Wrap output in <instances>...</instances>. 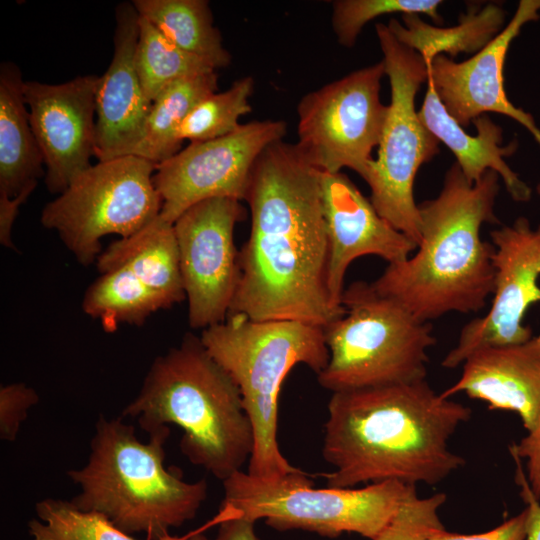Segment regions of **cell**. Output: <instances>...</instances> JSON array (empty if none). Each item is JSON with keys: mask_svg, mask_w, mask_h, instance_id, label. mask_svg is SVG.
<instances>
[{"mask_svg": "<svg viewBox=\"0 0 540 540\" xmlns=\"http://www.w3.org/2000/svg\"><path fill=\"white\" fill-rule=\"evenodd\" d=\"M248 240L228 315L291 320L324 327L345 313L327 287L329 248L320 170L283 140L257 159L245 197Z\"/></svg>", "mask_w": 540, "mask_h": 540, "instance_id": "cell-1", "label": "cell"}, {"mask_svg": "<svg viewBox=\"0 0 540 540\" xmlns=\"http://www.w3.org/2000/svg\"><path fill=\"white\" fill-rule=\"evenodd\" d=\"M322 455L330 488L400 481L434 485L465 464L448 441L471 409L426 379L332 393Z\"/></svg>", "mask_w": 540, "mask_h": 540, "instance_id": "cell-2", "label": "cell"}, {"mask_svg": "<svg viewBox=\"0 0 540 540\" xmlns=\"http://www.w3.org/2000/svg\"><path fill=\"white\" fill-rule=\"evenodd\" d=\"M499 179L488 170L471 184L455 162L438 196L418 204L421 241L415 253L388 264L373 288L425 322L485 307L494 291L495 248L480 231L485 223H499Z\"/></svg>", "mask_w": 540, "mask_h": 540, "instance_id": "cell-3", "label": "cell"}, {"mask_svg": "<svg viewBox=\"0 0 540 540\" xmlns=\"http://www.w3.org/2000/svg\"><path fill=\"white\" fill-rule=\"evenodd\" d=\"M122 417L136 418L149 435L177 425L183 455L222 482L242 471L255 445L239 388L192 334L155 358Z\"/></svg>", "mask_w": 540, "mask_h": 540, "instance_id": "cell-4", "label": "cell"}, {"mask_svg": "<svg viewBox=\"0 0 540 540\" xmlns=\"http://www.w3.org/2000/svg\"><path fill=\"white\" fill-rule=\"evenodd\" d=\"M164 426L138 440L122 417L103 415L95 426L86 465L67 472L80 486L70 501L82 511L98 512L127 534L144 532L148 540L169 536L171 528L193 519L207 496V481L186 482L182 472L165 468Z\"/></svg>", "mask_w": 540, "mask_h": 540, "instance_id": "cell-5", "label": "cell"}, {"mask_svg": "<svg viewBox=\"0 0 540 540\" xmlns=\"http://www.w3.org/2000/svg\"><path fill=\"white\" fill-rule=\"evenodd\" d=\"M200 339L240 390L251 420L255 445L247 473L275 479L304 472L283 456L278 443L281 386L298 364L316 374L327 365L323 327L291 320H252L230 314L203 329Z\"/></svg>", "mask_w": 540, "mask_h": 540, "instance_id": "cell-6", "label": "cell"}, {"mask_svg": "<svg viewBox=\"0 0 540 540\" xmlns=\"http://www.w3.org/2000/svg\"><path fill=\"white\" fill-rule=\"evenodd\" d=\"M345 313L323 327L329 350L319 384L332 393L426 379L436 338L421 321L371 283L355 281L342 296Z\"/></svg>", "mask_w": 540, "mask_h": 540, "instance_id": "cell-7", "label": "cell"}, {"mask_svg": "<svg viewBox=\"0 0 540 540\" xmlns=\"http://www.w3.org/2000/svg\"><path fill=\"white\" fill-rule=\"evenodd\" d=\"M224 499L242 517L264 519L277 530L302 529L336 537L344 532L375 538L416 486L400 481L362 488H313L306 472L263 479L238 471L223 481Z\"/></svg>", "mask_w": 540, "mask_h": 540, "instance_id": "cell-8", "label": "cell"}, {"mask_svg": "<svg viewBox=\"0 0 540 540\" xmlns=\"http://www.w3.org/2000/svg\"><path fill=\"white\" fill-rule=\"evenodd\" d=\"M375 30L391 98L377 157L364 181L379 215L418 246L421 222L414 182L419 168L440 151L439 141L415 109L416 94L428 79V65L420 54L399 42L387 25L377 23Z\"/></svg>", "mask_w": 540, "mask_h": 540, "instance_id": "cell-9", "label": "cell"}, {"mask_svg": "<svg viewBox=\"0 0 540 540\" xmlns=\"http://www.w3.org/2000/svg\"><path fill=\"white\" fill-rule=\"evenodd\" d=\"M155 169L156 164L135 155L98 161L46 204L40 221L87 266L100 255L105 235L127 238L159 216Z\"/></svg>", "mask_w": 540, "mask_h": 540, "instance_id": "cell-10", "label": "cell"}, {"mask_svg": "<svg viewBox=\"0 0 540 540\" xmlns=\"http://www.w3.org/2000/svg\"><path fill=\"white\" fill-rule=\"evenodd\" d=\"M385 75L381 60L300 99L295 145L312 166L329 173L348 168L365 180L387 113L380 100Z\"/></svg>", "mask_w": 540, "mask_h": 540, "instance_id": "cell-11", "label": "cell"}, {"mask_svg": "<svg viewBox=\"0 0 540 540\" xmlns=\"http://www.w3.org/2000/svg\"><path fill=\"white\" fill-rule=\"evenodd\" d=\"M282 120H256L232 133L190 144L156 165L153 181L162 199L159 216L173 224L194 204L210 198L245 200L254 165L271 144L283 140Z\"/></svg>", "mask_w": 540, "mask_h": 540, "instance_id": "cell-12", "label": "cell"}, {"mask_svg": "<svg viewBox=\"0 0 540 540\" xmlns=\"http://www.w3.org/2000/svg\"><path fill=\"white\" fill-rule=\"evenodd\" d=\"M243 219L241 201L217 197L194 204L173 223L191 328L228 316L240 276L234 229Z\"/></svg>", "mask_w": 540, "mask_h": 540, "instance_id": "cell-13", "label": "cell"}, {"mask_svg": "<svg viewBox=\"0 0 540 540\" xmlns=\"http://www.w3.org/2000/svg\"><path fill=\"white\" fill-rule=\"evenodd\" d=\"M490 236L495 248L490 309L462 328L457 345L442 361L445 368L462 365L478 349L519 344L533 336L523 319L528 308L540 302V224L532 228L527 218L519 217Z\"/></svg>", "mask_w": 540, "mask_h": 540, "instance_id": "cell-14", "label": "cell"}, {"mask_svg": "<svg viewBox=\"0 0 540 540\" xmlns=\"http://www.w3.org/2000/svg\"><path fill=\"white\" fill-rule=\"evenodd\" d=\"M98 80L97 75H84L61 84L24 81L29 121L51 193H62L92 165Z\"/></svg>", "mask_w": 540, "mask_h": 540, "instance_id": "cell-15", "label": "cell"}, {"mask_svg": "<svg viewBox=\"0 0 540 540\" xmlns=\"http://www.w3.org/2000/svg\"><path fill=\"white\" fill-rule=\"evenodd\" d=\"M540 0H521L512 19L482 50L463 62L446 55L428 64V79L446 111L463 128L489 112L514 119L540 146V129L531 114L514 106L504 88V63L512 41L528 22L540 18Z\"/></svg>", "mask_w": 540, "mask_h": 540, "instance_id": "cell-16", "label": "cell"}, {"mask_svg": "<svg viewBox=\"0 0 540 540\" xmlns=\"http://www.w3.org/2000/svg\"><path fill=\"white\" fill-rule=\"evenodd\" d=\"M320 186L329 248L327 287L332 304L342 308L345 274L355 259L375 255L398 263L418 246L381 217L343 172L320 171Z\"/></svg>", "mask_w": 540, "mask_h": 540, "instance_id": "cell-17", "label": "cell"}, {"mask_svg": "<svg viewBox=\"0 0 540 540\" xmlns=\"http://www.w3.org/2000/svg\"><path fill=\"white\" fill-rule=\"evenodd\" d=\"M114 52L96 90L94 156L98 161L130 155L142 138L152 105L136 66L139 15L132 3L115 9Z\"/></svg>", "mask_w": 540, "mask_h": 540, "instance_id": "cell-18", "label": "cell"}, {"mask_svg": "<svg viewBox=\"0 0 540 540\" xmlns=\"http://www.w3.org/2000/svg\"><path fill=\"white\" fill-rule=\"evenodd\" d=\"M462 365L460 378L443 397L464 392L490 410L518 413L528 435L540 432V334L519 344L478 349Z\"/></svg>", "mask_w": 540, "mask_h": 540, "instance_id": "cell-19", "label": "cell"}, {"mask_svg": "<svg viewBox=\"0 0 540 540\" xmlns=\"http://www.w3.org/2000/svg\"><path fill=\"white\" fill-rule=\"evenodd\" d=\"M426 84L425 98L418 115L436 139L452 151L467 181L474 184L485 172L492 170L503 180L514 201H529L531 188L505 161L516 152L518 141L514 139L502 146V128L487 114L473 120L476 134H468L446 111L432 84L429 81Z\"/></svg>", "mask_w": 540, "mask_h": 540, "instance_id": "cell-20", "label": "cell"}, {"mask_svg": "<svg viewBox=\"0 0 540 540\" xmlns=\"http://www.w3.org/2000/svg\"><path fill=\"white\" fill-rule=\"evenodd\" d=\"M20 68L0 66V202L22 205L43 176L44 159L32 131Z\"/></svg>", "mask_w": 540, "mask_h": 540, "instance_id": "cell-21", "label": "cell"}, {"mask_svg": "<svg viewBox=\"0 0 540 540\" xmlns=\"http://www.w3.org/2000/svg\"><path fill=\"white\" fill-rule=\"evenodd\" d=\"M125 267L168 308L185 298L173 224L158 216L137 233L112 242L97 258L100 273Z\"/></svg>", "mask_w": 540, "mask_h": 540, "instance_id": "cell-22", "label": "cell"}, {"mask_svg": "<svg viewBox=\"0 0 540 540\" xmlns=\"http://www.w3.org/2000/svg\"><path fill=\"white\" fill-rule=\"evenodd\" d=\"M506 12L492 2L483 7L469 4L458 24L434 26L417 14L402 15L403 24L392 18L387 26L403 45L422 56L427 65L439 55L451 58L460 53L476 54L488 45L505 27Z\"/></svg>", "mask_w": 540, "mask_h": 540, "instance_id": "cell-23", "label": "cell"}, {"mask_svg": "<svg viewBox=\"0 0 540 540\" xmlns=\"http://www.w3.org/2000/svg\"><path fill=\"white\" fill-rule=\"evenodd\" d=\"M140 17L148 20L172 43L214 70L231 63L206 0H134Z\"/></svg>", "mask_w": 540, "mask_h": 540, "instance_id": "cell-24", "label": "cell"}, {"mask_svg": "<svg viewBox=\"0 0 540 540\" xmlns=\"http://www.w3.org/2000/svg\"><path fill=\"white\" fill-rule=\"evenodd\" d=\"M215 71L178 80L152 102L142 138L130 155L158 165L182 148L179 129L192 109L205 97L217 92Z\"/></svg>", "mask_w": 540, "mask_h": 540, "instance_id": "cell-25", "label": "cell"}, {"mask_svg": "<svg viewBox=\"0 0 540 540\" xmlns=\"http://www.w3.org/2000/svg\"><path fill=\"white\" fill-rule=\"evenodd\" d=\"M35 509L39 520L32 519L28 523L33 540H136L103 514L82 511L71 501L47 498L36 503ZM239 515L231 505L220 506L218 513L204 525L182 536L169 535L160 540H190L200 530Z\"/></svg>", "mask_w": 540, "mask_h": 540, "instance_id": "cell-26", "label": "cell"}, {"mask_svg": "<svg viewBox=\"0 0 540 540\" xmlns=\"http://www.w3.org/2000/svg\"><path fill=\"white\" fill-rule=\"evenodd\" d=\"M82 309L112 331L121 323L140 326L152 313L168 307L130 270L119 267L101 273L87 288Z\"/></svg>", "mask_w": 540, "mask_h": 540, "instance_id": "cell-27", "label": "cell"}, {"mask_svg": "<svg viewBox=\"0 0 540 540\" xmlns=\"http://www.w3.org/2000/svg\"><path fill=\"white\" fill-rule=\"evenodd\" d=\"M136 66L144 93L151 102L178 80L215 71L201 59L177 47L140 16Z\"/></svg>", "mask_w": 540, "mask_h": 540, "instance_id": "cell-28", "label": "cell"}, {"mask_svg": "<svg viewBox=\"0 0 540 540\" xmlns=\"http://www.w3.org/2000/svg\"><path fill=\"white\" fill-rule=\"evenodd\" d=\"M254 85L253 77L245 76L225 91L205 97L182 123L178 133L180 140L207 141L235 131L241 125L240 118L252 110L249 99Z\"/></svg>", "mask_w": 540, "mask_h": 540, "instance_id": "cell-29", "label": "cell"}, {"mask_svg": "<svg viewBox=\"0 0 540 540\" xmlns=\"http://www.w3.org/2000/svg\"><path fill=\"white\" fill-rule=\"evenodd\" d=\"M440 0H336L332 2L331 24L341 46H354L363 27L373 19L394 13L424 14L442 24Z\"/></svg>", "mask_w": 540, "mask_h": 540, "instance_id": "cell-30", "label": "cell"}, {"mask_svg": "<svg viewBox=\"0 0 540 540\" xmlns=\"http://www.w3.org/2000/svg\"><path fill=\"white\" fill-rule=\"evenodd\" d=\"M446 501L444 493L420 498L410 494L379 534L371 540H429L434 531L444 528L438 516Z\"/></svg>", "mask_w": 540, "mask_h": 540, "instance_id": "cell-31", "label": "cell"}, {"mask_svg": "<svg viewBox=\"0 0 540 540\" xmlns=\"http://www.w3.org/2000/svg\"><path fill=\"white\" fill-rule=\"evenodd\" d=\"M39 400L37 392L24 383H12L0 388V438L14 441L28 410Z\"/></svg>", "mask_w": 540, "mask_h": 540, "instance_id": "cell-32", "label": "cell"}, {"mask_svg": "<svg viewBox=\"0 0 540 540\" xmlns=\"http://www.w3.org/2000/svg\"><path fill=\"white\" fill-rule=\"evenodd\" d=\"M526 537V512L525 510L498 527L480 534H457L450 533L445 528L433 532L429 540H525Z\"/></svg>", "mask_w": 540, "mask_h": 540, "instance_id": "cell-33", "label": "cell"}, {"mask_svg": "<svg viewBox=\"0 0 540 540\" xmlns=\"http://www.w3.org/2000/svg\"><path fill=\"white\" fill-rule=\"evenodd\" d=\"M511 455L527 460L528 483L534 496L540 499V432L527 435L510 447Z\"/></svg>", "mask_w": 540, "mask_h": 540, "instance_id": "cell-34", "label": "cell"}, {"mask_svg": "<svg viewBox=\"0 0 540 540\" xmlns=\"http://www.w3.org/2000/svg\"><path fill=\"white\" fill-rule=\"evenodd\" d=\"M516 465V481L521 487V496L527 504L526 512V537L525 540H540V504L534 496L528 480L519 464L520 459L512 455Z\"/></svg>", "mask_w": 540, "mask_h": 540, "instance_id": "cell-35", "label": "cell"}, {"mask_svg": "<svg viewBox=\"0 0 540 540\" xmlns=\"http://www.w3.org/2000/svg\"><path fill=\"white\" fill-rule=\"evenodd\" d=\"M254 521L237 516L220 523L215 540H258L254 531Z\"/></svg>", "mask_w": 540, "mask_h": 540, "instance_id": "cell-36", "label": "cell"}, {"mask_svg": "<svg viewBox=\"0 0 540 540\" xmlns=\"http://www.w3.org/2000/svg\"><path fill=\"white\" fill-rule=\"evenodd\" d=\"M209 528H204L202 530H200L199 532H197L196 534H194L190 540H209L205 535H204V532L206 530H208Z\"/></svg>", "mask_w": 540, "mask_h": 540, "instance_id": "cell-37", "label": "cell"}, {"mask_svg": "<svg viewBox=\"0 0 540 540\" xmlns=\"http://www.w3.org/2000/svg\"><path fill=\"white\" fill-rule=\"evenodd\" d=\"M536 192L540 195V182L536 186Z\"/></svg>", "mask_w": 540, "mask_h": 540, "instance_id": "cell-38", "label": "cell"}]
</instances>
